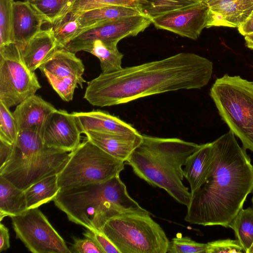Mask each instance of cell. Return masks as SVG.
Here are the masks:
<instances>
[{
	"label": "cell",
	"instance_id": "1",
	"mask_svg": "<svg viewBox=\"0 0 253 253\" xmlns=\"http://www.w3.org/2000/svg\"><path fill=\"white\" fill-rule=\"evenodd\" d=\"M212 63L198 54L181 52L166 58L101 73L87 82L84 98L100 107L180 89H200L209 82Z\"/></svg>",
	"mask_w": 253,
	"mask_h": 253
},
{
	"label": "cell",
	"instance_id": "2",
	"mask_svg": "<svg viewBox=\"0 0 253 253\" xmlns=\"http://www.w3.org/2000/svg\"><path fill=\"white\" fill-rule=\"evenodd\" d=\"M213 161L204 183L191 193L184 220L228 227L253 190V166L229 130L212 142Z\"/></svg>",
	"mask_w": 253,
	"mask_h": 253
},
{
	"label": "cell",
	"instance_id": "3",
	"mask_svg": "<svg viewBox=\"0 0 253 253\" xmlns=\"http://www.w3.org/2000/svg\"><path fill=\"white\" fill-rule=\"evenodd\" d=\"M201 145L177 138L142 134V140L126 162L140 178L166 190L181 204L189 205L191 193L183 183L187 158Z\"/></svg>",
	"mask_w": 253,
	"mask_h": 253
},
{
	"label": "cell",
	"instance_id": "4",
	"mask_svg": "<svg viewBox=\"0 0 253 253\" xmlns=\"http://www.w3.org/2000/svg\"><path fill=\"white\" fill-rule=\"evenodd\" d=\"M53 201L70 221L97 231L119 212L150 213L129 196L120 175L102 182L60 189Z\"/></svg>",
	"mask_w": 253,
	"mask_h": 253
},
{
	"label": "cell",
	"instance_id": "5",
	"mask_svg": "<svg viewBox=\"0 0 253 253\" xmlns=\"http://www.w3.org/2000/svg\"><path fill=\"white\" fill-rule=\"evenodd\" d=\"M210 95L242 147L253 152V82L225 74L215 80Z\"/></svg>",
	"mask_w": 253,
	"mask_h": 253
},
{
	"label": "cell",
	"instance_id": "6",
	"mask_svg": "<svg viewBox=\"0 0 253 253\" xmlns=\"http://www.w3.org/2000/svg\"><path fill=\"white\" fill-rule=\"evenodd\" d=\"M150 213L121 212L109 219L101 231L120 253H167L169 240Z\"/></svg>",
	"mask_w": 253,
	"mask_h": 253
},
{
	"label": "cell",
	"instance_id": "7",
	"mask_svg": "<svg viewBox=\"0 0 253 253\" xmlns=\"http://www.w3.org/2000/svg\"><path fill=\"white\" fill-rule=\"evenodd\" d=\"M125 162L109 154L86 138L71 152L57 175L60 189L102 182L120 175Z\"/></svg>",
	"mask_w": 253,
	"mask_h": 253
},
{
	"label": "cell",
	"instance_id": "8",
	"mask_svg": "<svg viewBox=\"0 0 253 253\" xmlns=\"http://www.w3.org/2000/svg\"><path fill=\"white\" fill-rule=\"evenodd\" d=\"M71 152L45 145L10 159L0 169V175L24 191L45 177L58 174L67 163Z\"/></svg>",
	"mask_w": 253,
	"mask_h": 253
},
{
	"label": "cell",
	"instance_id": "9",
	"mask_svg": "<svg viewBox=\"0 0 253 253\" xmlns=\"http://www.w3.org/2000/svg\"><path fill=\"white\" fill-rule=\"evenodd\" d=\"M41 88L35 72L25 64L15 43L0 47V102L17 106Z\"/></svg>",
	"mask_w": 253,
	"mask_h": 253
},
{
	"label": "cell",
	"instance_id": "10",
	"mask_svg": "<svg viewBox=\"0 0 253 253\" xmlns=\"http://www.w3.org/2000/svg\"><path fill=\"white\" fill-rule=\"evenodd\" d=\"M16 237L33 253H71L61 236L38 209L10 216Z\"/></svg>",
	"mask_w": 253,
	"mask_h": 253
},
{
	"label": "cell",
	"instance_id": "11",
	"mask_svg": "<svg viewBox=\"0 0 253 253\" xmlns=\"http://www.w3.org/2000/svg\"><path fill=\"white\" fill-rule=\"evenodd\" d=\"M151 24V20L141 14L125 17L86 29L64 48L74 53L89 52L96 40L115 43L124 38L135 36Z\"/></svg>",
	"mask_w": 253,
	"mask_h": 253
},
{
	"label": "cell",
	"instance_id": "12",
	"mask_svg": "<svg viewBox=\"0 0 253 253\" xmlns=\"http://www.w3.org/2000/svg\"><path fill=\"white\" fill-rule=\"evenodd\" d=\"M208 8L205 1L175 10L151 19L156 28L197 40L206 28Z\"/></svg>",
	"mask_w": 253,
	"mask_h": 253
},
{
	"label": "cell",
	"instance_id": "13",
	"mask_svg": "<svg viewBox=\"0 0 253 253\" xmlns=\"http://www.w3.org/2000/svg\"><path fill=\"white\" fill-rule=\"evenodd\" d=\"M82 132L73 113L56 110L48 118L41 131L44 144L72 152L81 143Z\"/></svg>",
	"mask_w": 253,
	"mask_h": 253
},
{
	"label": "cell",
	"instance_id": "14",
	"mask_svg": "<svg viewBox=\"0 0 253 253\" xmlns=\"http://www.w3.org/2000/svg\"><path fill=\"white\" fill-rule=\"evenodd\" d=\"M208 8L206 28H239L253 10V0H205Z\"/></svg>",
	"mask_w": 253,
	"mask_h": 253
},
{
	"label": "cell",
	"instance_id": "15",
	"mask_svg": "<svg viewBox=\"0 0 253 253\" xmlns=\"http://www.w3.org/2000/svg\"><path fill=\"white\" fill-rule=\"evenodd\" d=\"M46 79L71 78L83 88L86 81L83 77L84 66L75 53L64 48H57L39 68Z\"/></svg>",
	"mask_w": 253,
	"mask_h": 253
},
{
	"label": "cell",
	"instance_id": "16",
	"mask_svg": "<svg viewBox=\"0 0 253 253\" xmlns=\"http://www.w3.org/2000/svg\"><path fill=\"white\" fill-rule=\"evenodd\" d=\"M56 109L40 96L33 94L22 101L13 112L18 132L24 129L42 131L49 117Z\"/></svg>",
	"mask_w": 253,
	"mask_h": 253
},
{
	"label": "cell",
	"instance_id": "17",
	"mask_svg": "<svg viewBox=\"0 0 253 253\" xmlns=\"http://www.w3.org/2000/svg\"><path fill=\"white\" fill-rule=\"evenodd\" d=\"M13 10L14 42L22 48L46 22L28 0L14 1Z\"/></svg>",
	"mask_w": 253,
	"mask_h": 253
},
{
	"label": "cell",
	"instance_id": "18",
	"mask_svg": "<svg viewBox=\"0 0 253 253\" xmlns=\"http://www.w3.org/2000/svg\"><path fill=\"white\" fill-rule=\"evenodd\" d=\"M82 133L88 130L117 134H132L139 132L119 118L101 110L74 112Z\"/></svg>",
	"mask_w": 253,
	"mask_h": 253
},
{
	"label": "cell",
	"instance_id": "19",
	"mask_svg": "<svg viewBox=\"0 0 253 253\" xmlns=\"http://www.w3.org/2000/svg\"><path fill=\"white\" fill-rule=\"evenodd\" d=\"M84 134L103 150L125 162L142 140V134L139 132L117 134L88 130Z\"/></svg>",
	"mask_w": 253,
	"mask_h": 253
},
{
	"label": "cell",
	"instance_id": "20",
	"mask_svg": "<svg viewBox=\"0 0 253 253\" xmlns=\"http://www.w3.org/2000/svg\"><path fill=\"white\" fill-rule=\"evenodd\" d=\"M59 48L52 27L41 30L21 48L22 58L32 72L44 62Z\"/></svg>",
	"mask_w": 253,
	"mask_h": 253
},
{
	"label": "cell",
	"instance_id": "21",
	"mask_svg": "<svg viewBox=\"0 0 253 253\" xmlns=\"http://www.w3.org/2000/svg\"><path fill=\"white\" fill-rule=\"evenodd\" d=\"M212 143L201 145L187 158L183 169L184 177L188 181L191 192L199 188L205 182L213 161Z\"/></svg>",
	"mask_w": 253,
	"mask_h": 253
},
{
	"label": "cell",
	"instance_id": "22",
	"mask_svg": "<svg viewBox=\"0 0 253 253\" xmlns=\"http://www.w3.org/2000/svg\"><path fill=\"white\" fill-rule=\"evenodd\" d=\"M79 14L82 32L86 29L121 18L140 15V13L134 7L109 6L93 9Z\"/></svg>",
	"mask_w": 253,
	"mask_h": 253
},
{
	"label": "cell",
	"instance_id": "23",
	"mask_svg": "<svg viewBox=\"0 0 253 253\" xmlns=\"http://www.w3.org/2000/svg\"><path fill=\"white\" fill-rule=\"evenodd\" d=\"M27 210L25 192L0 175V219L20 214Z\"/></svg>",
	"mask_w": 253,
	"mask_h": 253
},
{
	"label": "cell",
	"instance_id": "24",
	"mask_svg": "<svg viewBox=\"0 0 253 253\" xmlns=\"http://www.w3.org/2000/svg\"><path fill=\"white\" fill-rule=\"evenodd\" d=\"M57 175L53 174L45 177L24 190L27 209L38 208L54 199L60 190Z\"/></svg>",
	"mask_w": 253,
	"mask_h": 253
},
{
	"label": "cell",
	"instance_id": "25",
	"mask_svg": "<svg viewBox=\"0 0 253 253\" xmlns=\"http://www.w3.org/2000/svg\"><path fill=\"white\" fill-rule=\"evenodd\" d=\"M88 52L98 58L102 73L116 72L123 68L124 54L119 51L117 43L96 40L93 42Z\"/></svg>",
	"mask_w": 253,
	"mask_h": 253
},
{
	"label": "cell",
	"instance_id": "26",
	"mask_svg": "<svg viewBox=\"0 0 253 253\" xmlns=\"http://www.w3.org/2000/svg\"><path fill=\"white\" fill-rule=\"evenodd\" d=\"M199 2H201L196 0H134L135 7L140 14L151 20L166 13Z\"/></svg>",
	"mask_w": 253,
	"mask_h": 253
},
{
	"label": "cell",
	"instance_id": "27",
	"mask_svg": "<svg viewBox=\"0 0 253 253\" xmlns=\"http://www.w3.org/2000/svg\"><path fill=\"white\" fill-rule=\"evenodd\" d=\"M228 227L234 231L245 253H248L253 243V208L241 209Z\"/></svg>",
	"mask_w": 253,
	"mask_h": 253
},
{
	"label": "cell",
	"instance_id": "28",
	"mask_svg": "<svg viewBox=\"0 0 253 253\" xmlns=\"http://www.w3.org/2000/svg\"><path fill=\"white\" fill-rule=\"evenodd\" d=\"M51 25L69 13L77 0H26Z\"/></svg>",
	"mask_w": 253,
	"mask_h": 253
},
{
	"label": "cell",
	"instance_id": "29",
	"mask_svg": "<svg viewBox=\"0 0 253 253\" xmlns=\"http://www.w3.org/2000/svg\"><path fill=\"white\" fill-rule=\"evenodd\" d=\"M52 25L58 48H64L82 31L79 14L69 12Z\"/></svg>",
	"mask_w": 253,
	"mask_h": 253
},
{
	"label": "cell",
	"instance_id": "30",
	"mask_svg": "<svg viewBox=\"0 0 253 253\" xmlns=\"http://www.w3.org/2000/svg\"><path fill=\"white\" fill-rule=\"evenodd\" d=\"M13 0H0V47L14 42Z\"/></svg>",
	"mask_w": 253,
	"mask_h": 253
},
{
	"label": "cell",
	"instance_id": "31",
	"mask_svg": "<svg viewBox=\"0 0 253 253\" xmlns=\"http://www.w3.org/2000/svg\"><path fill=\"white\" fill-rule=\"evenodd\" d=\"M18 134L13 113L0 102V140L13 145L16 140Z\"/></svg>",
	"mask_w": 253,
	"mask_h": 253
},
{
	"label": "cell",
	"instance_id": "32",
	"mask_svg": "<svg viewBox=\"0 0 253 253\" xmlns=\"http://www.w3.org/2000/svg\"><path fill=\"white\" fill-rule=\"evenodd\" d=\"M207 249V244L196 242L189 237L177 236L169 241L167 253H206Z\"/></svg>",
	"mask_w": 253,
	"mask_h": 253
},
{
	"label": "cell",
	"instance_id": "33",
	"mask_svg": "<svg viewBox=\"0 0 253 253\" xmlns=\"http://www.w3.org/2000/svg\"><path fill=\"white\" fill-rule=\"evenodd\" d=\"M109 6L135 7L134 0H77L70 12L80 14L93 9Z\"/></svg>",
	"mask_w": 253,
	"mask_h": 253
},
{
	"label": "cell",
	"instance_id": "34",
	"mask_svg": "<svg viewBox=\"0 0 253 253\" xmlns=\"http://www.w3.org/2000/svg\"><path fill=\"white\" fill-rule=\"evenodd\" d=\"M47 80L59 96L65 101L72 100L78 82L71 78H49Z\"/></svg>",
	"mask_w": 253,
	"mask_h": 253
},
{
	"label": "cell",
	"instance_id": "35",
	"mask_svg": "<svg viewBox=\"0 0 253 253\" xmlns=\"http://www.w3.org/2000/svg\"><path fill=\"white\" fill-rule=\"evenodd\" d=\"M245 253L239 241L227 239L218 240L207 243L206 253Z\"/></svg>",
	"mask_w": 253,
	"mask_h": 253
},
{
	"label": "cell",
	"instance_id": "36",
	"mask_svg": "<svg viewBox=\"0 0 253 253\" xmlns=\"http://www.w3.org/2000/svg\"><path fill=\"white\" fill-rule=\"evenodd\" d=\"M83 234L85 237L93 240L104 253H120L118 249L102 232L87 229Z\"/></svg>",
	"mask_w": 253,
	"mask_h": 253
},
{
	"label": "cell",
	"instance_id": "37",
	"mask_svg": "<svg viewBox=\"0 0 253 253\" xmlns=\"http://www.w3.org/2000/svg\"><path fill=\"white\" fill-rule=\"evenodd\" d=\"M69 249L71 253H104L93 240L87 237L74 238V243Z\"/></svg>",
	"mask_w": 253,
	"mask_h": 253
},
{
	"label": "cell",
	"instance_id": "38",
	"mask_svg": "<svg viewBox=\"0 0 253 253\" xmlns=\"http://www.w3.org/2000/svg\"><path fill=\"white\" fill-rule=\"evenodd\" d=\"M13 145L0 140V169L9 160L12 153Z\"/></svg>",
	"mask_w": 253,
	"mask_h": 253
},
{
	"label": "cell",
	"instance_id": "39",
	"mask_svg": "<svg viewBox=\"0 0 253 253\" xmlns=\"http://www.w3.org/2000/svg\"><path fill=\"white\" fill-rule=\"evenodd\" d=\"M10 247L9 235L8 229L0 224V252L7 250Z\"/></svg>",
	"mask_w": 253,
	"mask_h": 253
},
{
	"label": "cell",
	"instance_id": "40",
	"mask_svg": "<svg viewBox=\"0 0 253 253\" xmlns=\"http://www.w3.org/2000/svg\"><path fill=\"white\" fill-rule=\"evenodd\" d=\"M238 31L244 36L253 33V10L245 22L238 28Z\"/></svg>",
	"mask_w": 253,
	"mask_h": 253
},
{
	"label": "cell",
	"instance_id": "41",
	"mask_svg": "<svg viewBox=\"0 0 253 253\" xmlns=\"http://www.w3.org/2000/svg\"><path fill=\"white\" fill-rule=\"evenodd\" d=\"M245 40L246 46L253 50V33L245 36Z\"/></svg>",
	"mask_w": 253,
	"mask_h": 253
},
{
	"label": "cell",
	"instance_id": "42",
	"mask_svg": "<svg viewBox=\"0 0 253 253\" xmlns=\"http://www.w3.org/2000/svg\"><path fill=\"white\" fill-rule=\"evenodd\" d=\"M248 253H253V243L251 247L248 251Z\"/></svg>",
	"mask_w": 253,
	"mask_h": 253
},
{
	"label": "cell",
	"instance_id": "43",
	"mask_svg": "<svg viewBox=\"0 0 253 253\" xmlns=\"http://www.w3.org/2000/svg\"><path fill=\"white\" fill-rule=\"evenodd\" d=\"M253 197H252V203H253Z\"/></svg>",
	"mask_w": 253,
	"mask_h": 253
},
{
	"label": "cell",
	"instance_id": "44",
	"mask_svg": "<svg viewBox=\"0 0 253 253\" xmlns=\"http://www.w3.org/2000/svg\"><path fill=\"white\" fill-rule=\"evenodd\" d=\"M200 2L205 1V0H196Z\"/></svg>",
	"mask_w": 253,
	"mask_h": 253
}]
</instances>
